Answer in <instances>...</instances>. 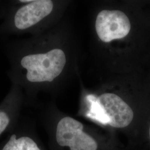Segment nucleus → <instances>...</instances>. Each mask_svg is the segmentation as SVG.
Wrapping results in <instances>:
<instances>
[{
    "label": "nucleus",
    "mask_w": 150,
    "mask_h": 150,
    "mask_svg": "<svg viewBox=\"0 0 150 150\" xmlns=\"http://www.w3.org/2000/svg\"><path fill=\"white\" fill-rule=\"evenodd\" d=\"M7 51L11 66L8 75L12 84L23 91L26 105L32 103L38 85L52 82L62 73L67 62L63 50L54 48L42 51L32 37L12 44Z\"/></svg>",
    "instance_id": "1"
},
{
    "label": "nucleus",
    "mask_w": 150,
    "mask_h": 150,
    "mask_svg": "<svg viewBox=\"0 0 150 150\" xmlns=\"http://www.w3.org/2000/svg\"><path fill=\"white\" fill-rule=\"evenodd\" d=\"M50 150H129L112 131L102 134L68 116L48 126Z\"/></svg>",
    "instance_id": "2"
},
{
    "label": "nucleus",
    "mask_w": 150,
    "mask_h": 150,
    "mask_svg": "<svg viewBox=\"0 0 150 150\" xmlns=\"http://www.w3.org/2000/svg\"><path fill=\"white\" fill-rule=\"evenodd\" d=\"M14 6L0 26L2 34H31L41 23L54 11V3L51 0H30L27 4Z\"/></svg>",
    "instance_id": "3"
},
{
    "label": "nucleus",
    "mask_w": 150,
    "mask_h": 150,
    "mask_svg": "<svg viewBox=\"0 0 150 150\" xmlns=\"http://www.w3.org/2000/svg\"><path fill=\"white\" fill-rule=\"evenodd\" d=\"M95 27L97 35L104 42L126 37L130 31L128 17L118 10H103L97 16Z\"/></svg>",
    "instance_id": "4"
},
{
    "label": "nucleus",
    "mask_w": 150,
    "mask_h": 150,
    "mask_svg": "<svg viewBox=\"0 0 150 150\" xmlns=\"http://www.w3.org/2000/svg\"><path fill=\"white\" fill-rule=\"evenodd\" d=\"M25 96L21 88L13 84L4 100L0 103V136L10 132L19 123Z\"/></svg>",
    "instance_id": "5"
},
{
    "label": "nucleus",
    "mask_w": 150,
    "mask_h": 150,
    "mask_svg": "<svg viewBox=\"0 0 150 150\" xmlns=\"http://www.w3.org/2000/svg\"><path fill=\"white\" fill-rule=\"evenodd\" d=\"M0 150H47L32 122H19L4 141Z\"/></svg>",
    "instance_id": "6"
},
{
    "label": "nucleus",
    "mask_w": 150,
    "mask_h": 150,
    "mask_svg": "<svg viewBox=\"0 0 150 150\" xmlns=\"http://www.w3.org/2000/svg\"><path fill=\"white\" fill-rule=\"evenodd\" d=\"M149 139L150 141V127H149Z\"/></svg>",
    "instance_id": "7"
}]
</instances>
